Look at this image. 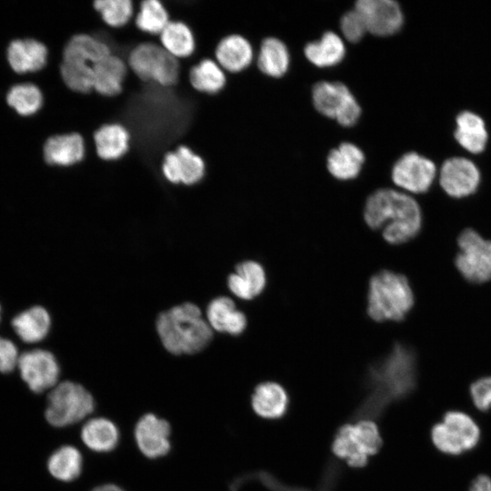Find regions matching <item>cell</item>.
I'll return each instance as SVG.
<instances>
[{
  "label": "cell",
  "mask_w": 491,
  "mask_h": 491,
  "mask_svg": "<svg viewBox=\"0 0 491 491\" xmlns=\"http://www.w3.org/2000/svg\"><path fill=\"white\" fill-rule=\"evenodd\" d=\"M92 491H125L122 487L114 484H105L95 487Z\"/></svg>",
  "instance_id": "obj_43"
},
{
  "label": "cell",
  "mask_w": 491,
  "mask_h": 491,
  "mask_svg": "<svg viewBox=\"0 0 491 491\" xmlns=\"http://www.w3.org/2000/svg\"><path fill=\"white\" fill-rule=\"evenodd\" d=\"M439 182L442 189L449 196L463 198L476 191L480 183V173L470 160L453 157L443 164Z\"/></svg>",
  "instance_id": "obj_16"
},
{
  "label": "cell",
  "mask_w": 491,
  "mask_h": 491,
  "mask_svg": "<svg viewBox=\"0 0 491 491\" xmlns=\"http://www.w3.org/2000/svg\"><path fill=\"white\" fill-rule=\"evenodd\" d=\"M92 4L102 22L115 29L126 26L136 12L135 0H94Z\"/></svg>",
  "instance_id": "obj_35"
},
{
  "label": "cell",
  "mask_w": 491,
  "mask_h": 491,
  "mask_svg": "<svg viewBox=\"0 0 491 491\" xmlns=\"http://www.w3.org/2000/svg\"><path fill=\"white\" fill-rule=\"evenodd\" d=\"M316 109L322 115L335 118L344 126L355 125L361 108L348 87L340 82L321 81L312 90Z\"/></svg>",
  "instance_id": "obj_10"
},
{
  "label": "cell",
  "mask_w": 491,
  "mask_h": 491,
  "mask_svg": "<svg viewBox=\"0 0 491 491\" xmlns=\"http://www.w3.org/2000/svg\"><path fill=\"white\" fill-rule=\"evenodd\" d=\"M364 161V153L358 146L343 143L329 153L327 169L334 177L349 180L358 175Z\"/></svg>",
  "instance_id": "obj_29"
},
{
  "label": "cell",
  "mask_w": 491,
  "mask_h": 491,
  "mask_svg": "<svg viewBox=\"0 0 491 491\" xmlns=\"http://www.w3.org/2000/svg\"><path fill=\"white\" fill-rule=\"evenodd\" d=\"M205 317L213 331L232 336L242 334L247 325L246 315L225 296H216L207 304Z\"/></svg>",
  "instance_id": "obj_20"
},
{
  "label": "cell",
  "mask_w": 491,
  "mask_h": 491,
  "mask_svg": "<svg viewBox=\"0 0 491 491\" xmlns=\"http://www.w3.org/2000/svg\"><path fill=\"white\" fill-rule=\"evenodd\" d=\"M340 28L343 35L352 43L358 42L366 32L363 18L356 9L346 13L342 16Z\"/></svg>",
  "instance_id": "obj_37"
},
{
  "label": "cell",
  "mask_w": 491,
  "mask_h": 491,
  "mask_svg": "<svg viewBox=\"0 0 491 491\" xmlns=\"http://www.w3.org/2000/svg\"><path fill=\"white\" fill-rule=\"evenodd\" d=\"M415 304V295L406 276L383 270L369 281L367 314L376 322L402 321Z\"/></svg>",
  "instance_id": "obj_4"
},
{
  "label": "cell",
  "mask_w": 491,
  "mask_h": 491,
  "mask_svg": "<svg viewBox=\"0 0 491 491\" xmlns=\"http://www.w3.org/2000/svg\"><path fill=\"white\" fill-rule=\"evenodd\" d=\"M336 473L337 467L331 466H328L326 474L325 475V480L322 482V487H324V490L331 491V488H333V484L337 478Z\"/></svg>",
  "instance_id": "obj_42"
},
{
  "label": "cell",
  "mask_w": 491,
  "mask_h": 491,
  "mask_svg": "<svg viewBox=\"0 0 491 491\" xmlns=\"http://www.w3.org/2000/svg\"><path fill=\"white\" fill-rule=\"evenodd\" d=\"M164 178L175 185L193 186L205 177V162L189 146L179 145L166 152L161 163Z\"/></svg>",
  "instance_id": "obj_11"
},
{
  "label": "cell",
  "mask_w": 491,
  "mask_h": 491,
  "mask_svg": "<svg viewBox=\"0 0 491 491\" xmlns=\"http://www.w3.org/2000/svg\"><path fill=\"white\" fill-rule=\"evenodd\" d=\"M382 446V437L374 421L359 420L342 426L333 443V453L353 467H363Z\"/></svg>",
  "instance_id": "obj_7"
},
{
  "label": "cell",
  "mask_w": 491,
  "mask_h": 491,
  "mask_svg": "<svg viewBox=\"0 0 491 491\" xmlns=\"http://www.w3.org/2000/svg\"><path fill=\"white\" fill-rule=\"evenodd\" d=\"M136 12L134 16L135 27L145 35L158 37L171 21L162 0H135Z\"/></svg>",
  "instance_id": "obj_30"
},
{
  "label": "cell",
  "mask_w": 491,
  "mask_h": 491,
  "mask_svg": "<svg viewBox=\"0 0 491 491\" xmlns=\"http://www.w3.org/2000/svg\"><path fill=\"white\" fill-rule=\"evenodd\" d=\"M251 404L258 416L267 419H276L286 414L288 406V396L279 384L264 382L255 388Z\"/></svg>",
  "instance_id": "obj_25"
},
{
  "label": "cell",
  "mask_w": 491,
  "mask_h": 491,
  "mask_svg": "<svg viewBox=\"0 0 491 491\" xmlns=\"http://www.w3.org/2000/svg\"><path fill=\"white\" fill-rule=\"evenodd\" d=\"M129 72L125 57L110 54L93 67V91L104 97L119 95Z\"/></svg>",
  "instance_id": "obj_18"
},
{
  "label": "cell",
  "mask_w": 491,
  "mask_h": 491,
  "mask_svg": "<svg viewBox=\"0 0 491 491\" xmlns=\"http://www.w3.org/2000/svg\"><path fill=\"white\" fill-rule=\"evenodd\" d=\"M188 80L195 91L215 95L226 86L227 74L214 58H204L190 67Z\"/></svg>",
  "instance_id": "obj_26"
},
{
  "label": "cell",
  "mask_w": 491,
  "mask_h": 491,
  "mask_svg": "<svg viewBox=\"0 0 491 491\" xmlns=\"http://www.w3.org/2000/svg\"><path fill=\"white\" fill-rule=\"evenodd\" d=\"M158 43L174 57L185 60L195 51V38L185 23L171 20L158 36Z\"/></svg>",
  "instance_id": "obj_28"
},
{
  "label": "cell",
  "mask_w": 491,
  "mask_h": 491,
  "mask_svg": "<svg viewBox=\"0 0 491 491\" xmlns=\"http://www.w3.org/2000/svg\"><path fill=\"white\" fill-rule=\"evenodd\" d=\"M6 101L21 115H33L44 105V94L41 89L30 83L12 86L7 93Z\"/></svg>",
  "instance_id": "obj_36"
},
{
  "label": "cell",
  "mask_w": 491,
  "mask_h": 491,
  "mask_svg": "<svg viewBox=\"0 0 491 491\" xmlns=\"http://www.w3.org/2000/svg\"><path fill=\"white\" fill-rule=\"evenodd\" d=\"M81 439L90 450L106 453L114 450L119 442V430L114 422L105 417L87 420L81 429Z\"/></svg>",
  "instance_id": "obj_27"
},
{
  "label": "cell",
  "mask_w": 491,
  "mask_h": 491,
  "mask_svg": "<svg viewBox=\"0 0 491 491\" xmlns=\"http://www.w3.org/2000/svg\"><path fill=\"white\" fill-rule=\"evenodd\" d=\"M155 327L164 349L174 356L198 354L209 346L214 337L200 307L189 301L160 312Z\"/></svg>",
  "instance_id": "obj_3"
},
{
  "label": "cell",
  "mask_w": 491,
  "mask_h": 491,
  "mask_svg": "<svg viewBox=\"0 0 491 491\" xmlns=\"http://www.w3.org/2000/svg\"><path fill=\"white\" fill-rule=\"evenodd\" d=\"M364 219L371 229H382L383 238L391 245L412 240L423 226L422 211L416 200L388 188L378 189L369 195Z\"/></svg>",
  "instance_id": "obj_2"
},
{
  "label": "cell",
  "mask_w": 491,
  "mask_h": 491,
  "mask_svg": "<svg viewBox=\"0 0 491 491\" xmlns=\"http://www.w3.org/2000/svg\"><path fill=\"white\" fill-rule=\"evenodd\" d=\"M306 57L319 67L333 66L343 60L346 47L343 40L333 32L325 33L318 41L308 43L304 49Z\"/></svg>",
  "instance_id": "obj_32"
},
{
  "label": "cell",
  "mask_w": 491,
  "mask_h": 491,
  "mask_svg": "<svg viewBox=\"0 0 491 491\" xmlns=\"http://www.w3.org/2000/svg\"><path fill=\"white\" fill-rule=\"evenodd\" d=\"M85 140L80 133L55 134L45 138L43 160L50 166L69 168L80 164L85 157Z\"/></svg>",
  "instance_id": "obj_15"
},
{
  "label": "cell",
  "mask_w": 491,
  "mask_h": 491,
  "mask_svg": "<svg viewBox=\"0 0 491 491\" xmlns=\"http://www.w3.org/2000/svg\"><path fill=\"white\" fill-rule=\"evenodd\" d=\"M431 439L436 448L450 456H458L476 446L480 429L466 413L447 411L442 420L431 429Z\"/></svg>",
  "instance_id": "obj_9"
},
{
  "label": "cell",
  "mask_w": 491,
  "mask_h": 491,
  "mask_svg": "<svg viewBox=\"0 0 491 491\" xmlns=\"http://www.w3.org/2000/svg\"><path fill=\"white\" fill-rule=\"evenodd\" d=\"M0 319H1V306H0Z\"/></svg>",
  "instance_id": "obj_44"
},
{
  "label": "cell",
  "mask_w": 491,
  "mask_h": 491,
  "mask_svg": "<svg viewBox=\"0 0 491 491\" xmlns=\"http://www.w3.org/2000/svg\"><path fill=\"white\" fill-rule=\"evenodd\" d=\"M17 366L22 379L31 391L42 393L54 388L58 382L60 366L53 353L34 349L20 355Z\"/></svg>",
  "instance_id": "obj_12"
},
{
  "label": "cell",
  "mask_w": 491,
  "mask_h": 491,
  "mask_svg": "<svg viewBox=\"0 0 491 491\" xmlns=\"http://www.w3.org/2000/svg\"><path fill=\"white\" fill-rule=\"evenodd\" d=\"M97 156L106 162L118 161L130 150L131 134L120 123L102 125L93 133Z\"/></svg>",
  "instance_id": "obj_22"
},
{
  "label": "cell",
  "mask_w": 491,
  "mask_h": 491,
  "mask_svg": "<svg viewBox=\"0 0 491 491\" xmlns=\"http://www.w3.org/2000/svg\"><path fill=\"white\" fill-rule=\"evenodd\" d=\"M417 384V361L408 346L396 344L367 374L369 392L352 416L353 421L379 418L395 402L407 397Z\"/></svg>",
  "instance_id": "obj_1"
},
{
  "label": "cell",
  "mask_w": 491,
  "mask_h": 491,
  "mask_svg": "<svg viewBox=\"0 0 491 491\" xmlns=\"http://www.w3.org/2000/svg\"><path fill=\"white\" fill-rule=\"evenodd\" d=\"M12 326L22 341L28 344L42 341L51 328V316L41 306H34L12 319Z\"/></svg>",
  "instance_id": "obj_24"
},
{
  "label": "cell",
  "mask_w": 491,
  "mask_h": 491,
  "mask_svg": "<svg viewBox=\"0 0 491 491\" xmlns=\"http://www.w3.org/2000/svg\"><path fill=\"white\" fill-rule=\"evenodd\" d=\"M289 58L287 47L281 40L267 37L261 44L257 66L269 76L280 77L288 69Z\"/></svg>",
  "instance_id": "obj_33"
},
{
  "label": "cell",
  "mask_w": 491,
  "mask_h": 491,
  "mask_svg": "<svg viewBox=\"0 0 491 491\" xmlns=\"http://www.w3.org/2000/svg\"><path fill=\"white\" fill-rule=\"evenodd\" d=\"M469 491H491V477L486 475L477 476L471 482Z\"/></svg>",
  "instance_id": "obj_41"
},
{
  "label": "cell",
  "mask_w": 491,
  "mask_h": 491,
  "mask_svg": "<svg viewBox=\"0 0 491 491\" xmlns=\"http://www.w3.org/2000/svg\"><path fill=\"white\" fill-rule=\"evenodd\" d=\"M47 468L55 478L70 482L76 479L82 473L83 456L75 446H64L50 456Z\"/></svg>",
  "instance_id": "obj_34"
},
{
  "label": "cell",
  "mask_w": 491,
  "mask_h": 491,
  "mask_svg": "<svg viewBox=\"0 0 491 491\" xmlns=\"http://www.w3.org/2000/svg\"><path fill=\"white\" fill-rule=\"evenodd\" d=\"M474 406L480 411L491 409V376H483L474 381L469 387Z\"/></svg>",
  "instance_id": "obj_38"
},
{
  "label": "cell",
  "mask_w": 491,
  "mask_h": 491,
  "mask_svg": "<svg viewBox=\"0 0 491 491\" xmlns=\"http://www.w3.org/2000/svg\"><path fill=\"white\" fill-rule=\"evenodd\" d=\"M94 409V397L84 386L63 381L51 389L45 416L51 426L65 427L82 421Z\"/></svg>",
  "instance_id": "obj_6"
},
{
  "label": "cell",
  "mask_w": 491,
  "mask_h": 491,
  "mask_svg": "<svg viewBox=\"0 0 491 491\" xmlns=\"http://www.w3.org/2000/svg\"><path fill=\"white\" fill-rule=\"evenodd\" d=\"M171 426L154 414L142 416L135 426V439L140 452L148 458H159L170 451Z\"/></svg>",
  "instance_id": "obj_17"
},
{
  "label": "cell",
  "mask_w": 491,
  "mask_h": 491,
  "mask_svg": "<svg viewBox=\"0 0 491 491\" xmlns=\"http://www.w3.org/2000/svg\"><path fill=\"white\" fill-rule=\"evenodd\" d=\"M266 276L264 267L256 261L246 260L235 266L227 276L228 290L237 298L251 300L265 288Z\"/></svg>",
  "instance_id": "obj_23"
},
{
  "label": "cell",
  "mask_w": 491,
  "mask_h": 491,
  "mask_svg": "<svg viewBox=\"0 0 491 491\" xmlns=\"http://www.w3.org/2000/svg\"><path fill=\"white\" fill-rule=\"evenodd\" d=\"M254 52L250 42L240 34L224 36L216 45L214 59L226 74L243 72L252 63Z\"/></svg>",
  "instance_id": "obj_21"
},
{
  "label": "cell",
  "mask_w": 491,
  "mask_h": 491,
  "mask_svg": "<svg viewBox=\"0 0 491 491\" xmlns=\"http://www.w3.org/2000/svg\"><path fill=\"white\" fill-rule=\"evenodd\" d=\"M7 60L16 73L38 72L48 65L49 49L36 39H16L7 48Z\"/></svg>",
  "instance_id": "obj_19"
},
{
  "label": "cell",
  "mask_w": 491,
  "mask_h": 491,
  "mask_svg": "<svg viewBox=\"0 0 491 491\" xmlns=\"http://www.w3.org/2000/svg\"><path fill=\"white\" fill-rule=\"evenodd\" d=\"M355 9L362 16L366 31L376 35H393L403 25L402 10L393 0H359Z\"/></svg>",
  "instance_id": "obj_14"
},
{
  "label": "cell",
  "mask_w": 491,
  "mask_h": 491,
  "mask_svg": "<svg viewBox=\"0 0 491 491\" xmlns=\"http://www.w3.org/2000/svg\"><path fill=\"white\" fill-rule=\"evenodd\" d=\"M254 478L255 480L260 481L265 486H266L271 491H309L306 489H299L296 487L286 486L282 483L278 482L273 476L269 475L266 472H259L246 476H241L234 482L235 486H241L244 482Z\"/></svg>",
  "instance_id": "obj_40"
},
{
  "label": "cell",
  "mask_w": 491,
  "mask_h": 491,
  "mask_svg": "<svg viewBox=\"0 0 491 491\" xmlns=\"http://www.w3.org/2000/svg\"><path fill=\"white\" fill-rule=\"evenodd\" d=\"M454 266L468 284L491 282V239L472 227L464 228L456 237Z\"/></svg>",
  "instance_id": "obj_8"
},
{
  "label": "cell",
  "mask_w": 491,
  "mask_h": 491,
  "mask_svg": "<svg viewBox=\"0 0 491 491\" xmlns=\"http://www.w3.org/2000/svg\"><path fill=\"white\" fill-rule=\"evenodd\" d=\"M455 137L466 150L474 154L482 152L487 141L483 119L472 112H462L456 117Z\"/></svg>",
  "instance_id": "obj_31"
},
{
  "label": "cell",
  "mask_w": 491,
  "mask_h": 491,
  "mask_svg": "<svg viewBox=\"0 0 491 491\" xmlns=\"http://www.w3.org/2000/svg\"><path fill=\"white\" fill-rule=\"evenodd\" d=\"M130 72L144 83L162 87L175 85L180 78V60L171 55L158 41H145L126 55Z\"/></svg>",
  "instance_id": "obj_5"
},
{
  "label": "cell",
  "mask_w": 491,
  "mask_h": 491,
  "mask_svg": "<svg viewBox=\"0 0 491 491\" xmlns=\"http://www.w3.org/2000/svg\"><path fill=\"white\" fill-rule=\"evenodd\" d=\"M435 164L414 152L400 157L393 166L392 180L398 187L414 194L426 192L435 179Z\"/></svg>",
  "instance_id": "obj_13"
},
{
  "label": "cell",
  "mask_w": 491,
  "mask_h": 491,
  "mask_svg": "<svg viewBox=\"0 0 491 491\" xmlns=\"http://www.w3.org/2000/svg\"><path fill=\"white\" fill-rule=\"evenodd\" d=\"M19 356L17 348L13 342L0 337V372H12L18 364Z\"/></svg>",
  "instance_id": "obj_39"
}]
</instances>
